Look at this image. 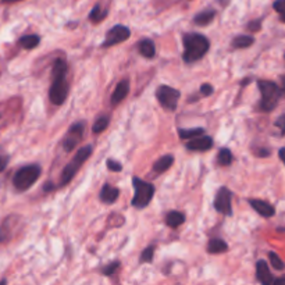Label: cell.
Wrapping results in <instances>:
<instances>
[{"instance_id": "obj_13", "label": "cell", "mask_w": 285, "mask_h": 285, "mask_svg": "<svg viewBox=\"0 0 285 285\" xmlns=\"http://www.w3.org/2000/svg\"><path fill=\"white\" fill-rule=\"evenodd\" d=\"M249 205L255 209L256 212L260 214L261 217H266V219H270L275 214V209H274L273 205H270L268 202L261 199H249Z\"/></svg>"}, {"instance_id": "obj_22", "label": "cell", "mask_w": 285, "mask_h": 285, "mask_svg": "<svg viewBox=\"0 0 285 285\" xmlns=\"http://www.w3.org/2000/svg\"><path fill=\"white\" fill-rule=\"evenodd\" d=\"M180 138L181 139H195V138H199V136H202L203 135V132H205V129L203 128H189V129H184V128H181L180 131Z\"/></svg>"}, {"instance_id": "obj_23", "label": "cell", "mask_w": 285, "mask_h": 285, "mask_svg": "<svg viewBox=\"0 0 285 285\" xmlns=\"http://www.w3.org/2000/svg\"><path fill=\"white\" fill-rule=\"evenodd\" d=\"M41 42V38L38 35H25L20 39V45L23 46L27 50H31V49H35Z\"/></svg>"}, {"instance_id": "obj_32", "label": "cell", "mask_w": 285, "mask_h": 285, "mask_svg": "<svg viewBox=\"0 0 285 285\" xmlns=\"http://www.w3.org/2000/svg\"><path fill=\"white\" fill-rule=\"evenodd\" d=\"M213 92H214V88H213V85H210V84H203V85L200 86L202 96H210Z\"/></svg>"}, {"instance_id": "obj_42", "label": "cell", "mask_w": 285, "mask_h": 285, "mask_svg": "<svg viewBox=\"0 0 285 285\" xmlns=\"http://www.w3.org/2000/svg\"><path fill=\"white\" fill-rule=\"evenodd\" d=\"M0 285H7V279H2V281H0Z\"/></svg>"}, {"instance_id": "obj_21", "label": "cell", "mask_w": 285, "mask_h": 285, "mask_svg": "<svg viewBox=\"0 0 285 285\" xmlns=\"http://www.w3.org/2000/svg\"><path fill=\"white\" fill-rule=\"evenodd\" d=\"M255 43V38L250 35H238L232 41V46L235 49H246L250 48Z\"/></svg>"}, {"instance_id": "obj_15", "label": "cell", "mask_w": 285, "mask_h": 285, "mask_svg": "<svg viewBox=\"0 0 285 285\" xmlns=\"http://www.w3.org/2000/svg\"><path fill=\"white\" fill-rule=\"evenodd\" d=\"M118 196H120V189L110 185V184H104L103 188L100 189V195H99L100 200L106 205L114 203L115 200L118 199Z\"/></svg>"}, {"instance_id": "obj_7", "label": "cell", "mask_w": 285, "mask_h": 285, "mask_svg": "<svg viewBox=\"0 0 285 285\" xmlns=\"http://www.w3.org/2000/svg\"><path fill=\"white\" fill-rule=\"evenodd\" d=\"M156 97H158L159 103L162 104L163 109L174 111L178 106V102H180L181 92L169 85H160L156 91Z\"/></svg>"}, {"instance_id": "obj_16", "label": "cell", "mask_w": 285, "mask_h": 285, "mask_svg": "<svg viewBox=\"0 0 285 285\" xmlns=\"http://www.w3.org/2000/svg\"><path fill=\"white\" fill-rule=\"evenodd\" d=\"M138 50L145 59H153L156 56V46L151 39H140L138 42Z\"/></svg>"}, {"instance_id": "obj_44", "label": "cell", "mask_w": 285, "mask_h": 285, "mask_svg": "<svg viewBox=\"0 0 285 285\" xmlns=\"http://www.w3.org/2000/svg\"><path fill=\"white\" fill-rule=\"evenodd\" d=\"M284 57H285V56H284Z\"/></svg>"}, {"instance_id": "obj_30", "label": "cell", "mask_w": 285, "mask_h": 285, "mask_svg": "<svg viewBox=\"0 0 285 285\" xmlns=\"http://www.w3.org/2000/svg\"><path fill=\"white\" fill-rule=\"evenodd\" d=\"M274 10L279 14V19L282 23H285V0H275L274 2Z\"/></svg>"}, {"instance_id": "obj_19", "label": "cell", "mask_w": 285, "mask_h": 285, "mask_svg": "<svg viewBox=\"0 0 285 285\" xmlns=\"http://www.w3.org/2000/svg\"><path fill=\"white\" fill-rule=\"evenodd\" d=\"M214 17H216V12L213 9H207V10H203V12L198 13L195 16L194 23L199 27H206L212 23Z\"/></svg>"}, {"instance_id": "obj_11", "label": "cell", "mask_w": 285, "mask_h": 285, "mask_svg": "<svg viewBox=\"0 0 285 285\" xmlns=\"http://www.w3.org/2000/svg\"><path fill=\"white\" fill-rule=\"evenodd\" d=\"M212 148L213 139L207 135H202L199 138L188 140V144H187V149L192 152H206V151H210Z\"/></svg>"}, {"instance_id": "obj_36", "label": "cell", "mask_w": 285, "mask_h": 285, "mask_svg": "<svg viewBox=\"0 0 285 285\" xmlns=\"http://www.w3.org/2000/svg\"><path fill=\"white\" fill-rule=\"evenodd\" d=\"M273 285H285V274L284 275H281V277H278L277 279H274Z\"/></svg>"}, {"instance_id": "obj_29", "label": "cell", "mask_w": 285, "mask_h": 285, "mask_svg": "<svg viewBox=\"0 0 285 285\" xmlns=\"http://www.w3.org/2000/svg\"><path fill=\"white\" fill-rule=\"evenodd\" d=\"M120 266H121L120 261H111V263H109L107 266H104L103 268H102V274L106 275V277H111V275L120 268Z\"/></svg>"}, {"instance_id": "obj_18", "label": "cell", "mask_w": 285, "mask_h": 285, "mask_svg": "<svg viewBox=\"0 0 285 285\" xmlns=\"http://www.w3.org/2000/svg\"><path fill=\"white\" fill-rule=\"evenodd\" d=\"M173 163H174V156L164 155V156L159 159L156 163L153 164V171H155L156 174H163V173H166V171L170 169Z\"/></svg>"}, {"instance_id": "obj_24", "label": "cell", "mask_w": 285, "mask_h": 285, "mask_svg": "<svg viewBox=\"0 0 285 285\" xmlns=\"http://www.w3.org/2000/svg\"><path fill=\"white\" fill-rule=\"evenodd\" d=\"M107 17V10H103L100 5H96V6L92 9L91 14H89V20H91L92 23H100V21H103L104 19Z\"/></svg>"}, {"instance_id": "obj_5", "label": "cell", "mask_w": 285, "mask_h": 285, "mask_svg": "<svg viewBox=\"0 0 285 285\" xmlns=\"http://www.w3.org/2000/svg\"><path fill=\"white\" fill-rule=\"evenodd\" d=\"M132 187H133V198L131 200V205L136 209H144L146 207L153 199L155 195V185L151 182H146L140 180L138 177L132 178Z\"/></svg>"}, {"instance_id": "obj_26", "label": "cell", "mask_w": 285, "mask_h": 285, "mask_svg": "<svg viewBox=\"0 0 285 285\" xmlns=\"http://www.w3.org/2000/svg\"><path fill=\"white\" fill-rule=\"evenodd\" d=\"M217 160H219L220 166H230L232 163V153L228 148H223V149H220L219 152V156H217Z\"/></svg>"}, {"instance_id": "obj_43", "label": "cell", "mask_w": 285, "mask_h": 285, "mask_svg": "<svg viewBox=\"0 0 285 285\" xmlns=\"http://www.w3.org/2000/svg\"><path fill=\"white\" fill-rule=\"evenodd\" d=\"M250 82V79H246V81H242V85H246V84H249Z\"/></svg>"}, {"instance_id": "obj_17", "label": "cell", "mask_w": 285, "mask_h": 285, "mask_svg": "<svg viewBox=\"0 0 285 285\" xmlns=\"http://www.w3.org/2000/svg\"><path fill=\"white\" fill-rule=\"evenodd\" d=\"M228 250V245L224 239L221 238H213L207 243V252L212 255H219V253H224Z\"/></svg>"}, {"instance_id": "obj_2", "label": "cell", "mask_w": 285, "mask_h": 285, "mask_svg": "<svg viewBox=\"0 0 285 285\" xmlns=\"http://www.w3.org/2000/svg\"><path fill=\"white\" fill-rule=\"evenodd\" d=\"M182 43H184L182 59L188 64H192L195 61H199L200 59H203L210 49L209 39L205 35L198 34V32L185 34L182 38Z\"/></svg>"}, {"instance_id": "obj_20", "label": "cell", "mask_w": 285, "mask_h": 285, "mask_svg": "<svg viewBox=\"0 0 285 285\" xmlns=\"http://www.w3.org/2000/svg\"><path fill=\"white\" fill-rule=\"evenodd\" d=\"M184 223H185V214L181 212L171 210L166 216V224L169 225L170 228H177V227H180Z\"/></svg>"}, {"instance_id": "obj_8", "label": "cell", "mask_w": 285, "mask_h": 285, "mask_svg": "<svg viewBox=\"0 0 285 285\" xmlns=\"http://www.w3.org/2000/svg\"><path fill=\"white\" fill-rule=\"evenodd\" d=\"M131 37V31L128 27L121 24L114 25L113 28H110L106 34V38H104L103 43H102V48H111V46H115L118 43L125 42L128 38Z\"/></svg>"}, {"instance_id": "obj_34", "label": "cell", "mask_w": 285, "mask_h": 285, "mask_svg": "<svg viewBox=\"0 0 285 285\" xmlns=\"http://www.w3.org/2000/svg\"><path fill=\"white\" fill-rule=\"evenodd\" d=\"M275 127L279 128V131H281V135L284 136V135H285V114L279 115L278 118L275 120Z\"/></svg>"}, {"instance_id": "obj_40", "label": "cell", "mask_w": 285, "mask_h": 285, "mask_svg": "<svg viewBox=\"0 0 285 285\" xmlns=\"http://www.w3.org/2000/svg\"><path fill=\"white\" fill-rule=\"evenodd\" d=\"M281 92H282V95H285V75L281 77Z\"/></svg>"}, {"instance_id": "obj_38", "label": "cell", "mask_w": 285, "mask_h": 285, "mask_svg": "<svg viewBox=\"0 0 285 285\" xmlns=\"http://www.w3.org/2000/svg\"><path fill=\"white\" fill-rule=\"evenodd\" d=\"M278 156H279V159H281V162L285 164V148H281V149H279Z\"/></svg>"}, {"instance_id": "obj_14", "label": "cell", "mask_w": 285, "mask_h": 285, "mask_svg": "<svg viewBox=\"0 0 285 285\" xmlns=\"http://www.w3.org/2000/svg\"><path fill=\"white\" fill-rule=\"evenodd\" d=\"M128 92H129V81H128V79H122L114 88V92H113L111 99H110L111 104H113V106H117L118 103H121L122 100L127 97Z\"/></svg>"}, {"instance_id": "obj_9", "label": "cell", "mask_w": 285, "mask_h": 285, "mask_svg": "<svg viewBox=\"0 0 285 285\" xmlns=\"http://www.w3.org/2000/svg\"><path fill=\"white\" fill-rule=\"evenodd\" d=\"M84 129H85L84 122H75L70 127L66 138L63 140V148H64L66 152H73L75 149V146L78 145L82 139V136H84Z\"/></svg>"}, {"instance_id": "obj_3", "label": "cell", "mask_w": 285, "mask_h": 285, "mask_svg": "<svg viewBox=\"0 0 285 285\" xmlns=\"http://www.w3.org/2000/svg\"><path fill=\"white\" fill-rule=\"evenodd\" d=\"M257 86H259V91H260L261 99H260V107L261 111H266L270 113L275 109V106L278 104V100L282 92L275 82L273 81H267V79H260L257 81Z\"/></svg>"}, {"instance_id": "obj_41", "label": "cell", "mask_w": 285, "mask_h": 285, "mask_svg": "<svg viewBox=\"0 0 285 285\" xmlns=\"http://www.w3.org/2000/svg\"><path fill=\"white\" fill-rule=\"evenodd\" d=\"M3 3H16V2H21V0H2Z\"/></svg>"}, {"instance_id": "obj_33", "label": "cell", "mask_w": 285, "mask_h": 285, "mask_svg": "<svg viewBox=\"0 0 285 285\" xmlns=\"http://www.w3.org/2000/svg\"><path fill=\"white\" fill-rule=\"evenodd\" d=\"M261 28V20H253L248 24V30L250 32H257Z\"/></svg>"}, {"instance_id": "obj_1", "label": "cell", "mask_w": 285, "mask_h": 285, "mask_svg": "<svg viewBox=\"0 0 285 285\" xmlns=\"http://www.w3.org/2000/svg\"><path fill=\"white\" fill-rule=\"evenodd\" d=\"M67 61L64 59H57L53 64V70H52V85L49 89V97L50 102L56 106H61L66 102L67 96H68V82H67Z\"/></svg>"}, {"instance_id": "obj_27", "label": "cell", "mask_w": 285, "mask_h": 285, "mask_svg": "<svg viewBox=\"0 0 285 285\" xmlns=\"http://www.w3.org/2000/svg\"><path fill=\"white\" fill-rule=\"evenodd\" d=\"M153 256H155V246L151 245V246H148V248L142 250L139 261L140 263H152Z\"/></svg>"}, {"instance_id": "obj_28", "label": "cell", "mask_w": 285, "mask_h": 285, "mask_svg": "<svg viewBox=\"0 0 285 285\" xmlns=\"http://www.w3.org/2000/svg\"><path fill=\"white\" fill-rule=\"evenodd\" d=\"M268 259H270V263H271V266L275 270H284L285 268V263L279 259V256L275 252H270L268 253Z\"/></svg>"}, {"instance_id": "obj_35", "label": "cell", "mask_w": 285, "mask_h": 285, "mask_svg": "<svg viewBox=\"0 0 285 285\" xmlns=\"http://www.w3.org/2000/svg\"><path fill=\"white\" fill-rule=\"evenodd\" d=\"M7 163H9V156H6V155H2V153H0V173L6 170Z\"/></svg>"}, {"instance_id": "obj_25", "label": "cell", "mask_w": 285, "mask_h": 285, "mask_svg": "<svg viewBox=\"0 0 285 285\" xmlns=\"http://www.w3.org/2000/svg\"><path fill=\"white\" fill-rule=\"evenodd\" d=\"M109 124H110L109 115H102V117H99L96 121H95L93 127H92V131L95 133L103 132L104 129L109 127Z\"/></svg>"}, {"instance_id": "obj_37", "label": "cell", "mask_w": 285, "mask_h": 285, "mask_svg": "<svg viewBox=\"0 0 285 285\" xmlns=\"http://www.w3.org/2000/svg\"><path fill=\"white\" fill-rule=\"evenodd\" d=\"M257 156H260V158H267V156H270V151H267V149H260V151L257 152Z\"/></svg>"}, {"instance_id": "obj_6", "label": "cell", "mask_w": 285, "mask_h": 285, "mask_svg": "<svg viewBox=\"0 0 285 285\" xmlns=\"http://www.w3.org/2000/svg\"><path fill=\"white\" fill-rule=\"evenodd\" d=\"M92 151H93V148H92L91 145L82 146V148L79 149L77 155L73 158V160L67 164L66 167H64V170H63V173H61L60 187H64V185L71 182V180H73L75 174H77L79 169H81V166L85 163L88 159L91 158Z\"/></svg>"}, {"instance_id": "obj_10", "label": "cell", "mask_w": 285, "mask_h": 285, "mask_svg": "<svg viewBox=\"0 0 285 285\" xmlns=\"http://www.w3.org/2000/svg\"><path fill=\"white\" fill-rule=\"evenodd\" d=\"M231 199H232V194L228 188L219 189V192L216 194L214 198V209L224 216H232V205H231Z\"/></svg>"}, {"instance_id": "obj_39", "label": "cell", "mask_w": 285, "mask_h": 285, "mask_svg": "<svg viewBox=\"0 0 285 285\" xmlns=\"http://www.w3.org/2000/svg\"><path fill=\"white\" fill-rule=\"evenodd\" d=\"M53 189H55V185H53L52 182H48V184L45 185V191H46V192H49V191H53Z\"/></svg>"}, {"instance_id": "obj_4", "label": "cell", "mask_w": 285, "mask_h": 285, "mask_svg": "<svg viewBox=\"0 0 285 285\" xmlns=\"http://www.w3.org/2000/svg\"><path fill=\"white\" fill-rule=\"evenodd\" d=\"M42 169L39 164H28L21 167L20 170L16 171V174L13 177V185L14 188L20 191V192H24L38 181V178L41 177Z\"/></svg>"}, {"instance_id": "obj_31", "label": "cell", "mask_w": 285, "mask_h": 285, "mask_svg": "<svg viewBox=\"0 0 285 285\" xmlns=\"http://www.w3.org/2000/svg\"><path fill=\"white\" fill-rule=\"evenodd\" d=\"M106 166H107V169H109L110 171H114V173H120V171L122 170V164L115 162V160H111V159H109V160L106 162Z\"/></svg>"}, {"instance_id": "obj_12", "label": "cell", "mask_w": 285, "mask_h": 285, "mask_svg": "<svg viewBox=\"0 0 285 285\" xmlns=\"http://www.w3.org/2000/svg\"><path fill=\"white\" fill-rule=\"evenodd\" d=\"M256 278L261 285H273L274 277L266 260H259L256 263Z\"/></svg>"}]
</instances>
